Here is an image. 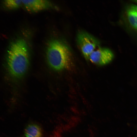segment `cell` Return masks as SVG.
<instances>
[{
    "mask_svg": "<svg viewBox=\"0 0 137 137\" xmlns=\"http://www.w3.org/2000/svg\"><path fill=\"white\" fill-rule=\"evenodd\" d=\"M29 59L27 46L24 40L18 39L11 43L8 51L7 62L12 75L19 77L24 75L28 68Z\"/></svg>",
    "mask_w": 137,
    "mask_h": 137,
    "instance_id": "1",
    "label": "cell"
},
{
    "mask_svg": "<svg viewBox=\"0 0 137 137\" xmlns=\"http://www.w3.org/2000/svg\"><path fill=\"white\" fill-rule=\"evenodd\" d=\"M47 57L50 66L56 71L69 69L72 65L70 49L65 43L59 40H53L49 42Z\"/></svg>",
    "mask_w": 137,
    "mask_h": 137,
    "instance_id": "2",
    "label": "cell"
},
{
    "mask_svg": "<svg viewBox=\"0 0 137 137\" xmlns=\"http://www.w3.org/2000/svg\"><path fill=\"white\" fill-rule=\"evenodd\" d=\"M77 45L82 54L88 59L91 53L98 47L99 42L95 37L84 31H80L77 35Z\"/></svg>",
    "mask_w": 137,
    "mask_h": 137,
    "instance_id": "3",
    "label": "cell"
},
{
    "mask_svg": "<svg viewBox=\"0 0 137 137\" xmlns=\"http://www.w3.org/2000/svg\"><path fill=\"white\" fill-rule=\"evenodd\" d=\"M114 57L113 53L110 49L98 47L90 55L88 59L96 65H103L111 62Z\"/></svg>",
    "mask_w": 137,
    "mask_h": 137,
    "instance_id": "4",
    "label": "cell"
},
{
    "mask_svg": "<svg viewBox=\"0 0 137 137\" xmlns=\"http://www.w3.org/2000/svg\"><path fill=\"white\" fill-rule=\"evenodd\" d=\"M22 3L28 11L36 12L48 8L51 3L46 0H22Z\"/></svg>",
    "mask_w": 137,
    "mask_h": 137,
    "instance_id": "5",
    "label": "cell"
},
{
    "mask_svg": "<svg viewBox=\"0 0 137 137\" xmlns=\"http://www.w3.org/2000/svg\"><path fill=\"white\" fill-rule=\"evenodd\" d=\"M126 14L130 25L137 30V6L133 4L130 5L127 9Z\"/></svg>",
    "mask_w": 137,
    "mask_h": 137,
    "instance_id": "6",
    "label": "cell"
},
{
    "mask_svg": "<svg viewBox=\"0 0 137 137\" xmlns=\"http://www.w3.org/2000/svg\"><path fill=\"white\" fill-rule=\"evenodd\" d=\"M24 133L26 137H42L41 129L36 124L28 125L25 129Z\"/></svg>",
    "mask_w": 137,
    "mask_h": 137,
    "instance_id": "7",
    "label": "cell"
},
{
    "mask_svg": "<svg viewBox=\"0 0 137 137\" xmlns=\"http://www.w3.org/2000/svg\"><path fill=\"white\" fill-rule=\"evenodd\" d=\"M4 4L8 8L14 9L18 8L22 3V0H7L4 1Z\"/></svg>",
    "mask_w": 137,
    "mask_h": 137,
    "instance_id": "8",
    "label": "cell"
},
{
    "mask_svg": "<svg viewBox=\"0 0 137 137\" xmlns=\"http://www.w3.org/2000/svg\"></svg>",
    "mask_w": 137,
    "mask_h": 137,
    "instance_id": "9",
    "label": "cell"
},
{
    "mask_svg": "<svg viewBox=\"0 0 137 137\" xmlns=\"http://www.w3.org/2000/svg\"></svg>",
    "mask_w": 137,
    "mask_h": 137,
    "instance_id": "10",
    "label": "cell"
}]
</instances>
